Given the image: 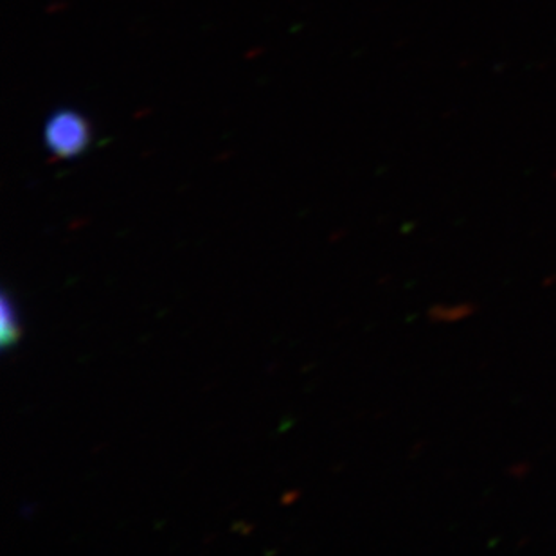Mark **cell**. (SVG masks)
<instances>
[{
  "label": "cell",
  "instance_id": "obj_3",
  "mask_svg": "<svg viewBox=\"0 0 556 556\" xmlns=\"http://www.w3.org/2000/svg\"><path fill=\"white\" fill-rule=\"evenodd\" d=\"M476 305L468 301H456V303H441L432 306L431 319L441 325H457L463 320L470 319L476 314Z\"/></svg>",
  "mask_w": 556,
  "mask_h": 556
},
{
  "label": "cell",
  "instance_id": "obj_2",
  "mask_svg": "<svg viewBox=\"0 0 556 556\" xmlns=\"http://www.w3.org/2000/svg\"><path fill=\"white\" fill-rule=\"evenodd\" d=\"M18 337H21V328L16 320L15 306L11 303L8 292H2V300H0V344H2V350L15 346Z\"/></svg>",
  "mask_w": 556,
  "mask_h": 556
},
{
  "label": "cell",
  "instance_id": "obj_1",
  "mask_svg": "<svg viewBox=\"0 0 556 556\" xmlns=\"http://www.w3.org/2000/svg\"><path fill=\"white\" fill-rule=\"evenodd\" d=\"M87 142L84 123L74 116H59L49 123L48 144L59 157H73Z\"/></svg>",
  "mask_w": 556,
  "mask_h": 556
},
{
  "label": "cell",
  "instance_id": "obj_4",
  "mask_svg": "<svg viewBox=\"0 0 556 556\" xmlns=\"http://www.w3.org/2000/svg\"><path fill=\"white\" fill-rule=\"evenodd\" d=\"M508 473L514 479H525L531 473V465L526 462H517L508 468Z\"/></svg>",
  "mask_w": 556,
  "mask_h": 556
}]
</instances>
